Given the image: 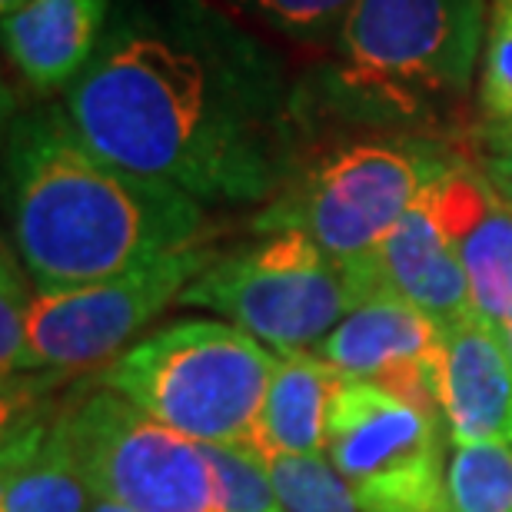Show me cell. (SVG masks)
<instances>
[{
	"label": "cell",
	"instance_id": "obj_1",
	"mask_svg": "<svg viewBox=\"0 0 512 512\" xmlns=\"http://www.w3.org/2000/svg\"><path fill=\"white\" fill-rule=\"evenodd\" d=\"M60 104L97 153L203 207L270 203L310 110L286 60L213 0H117Z\"/></svg>",
	"mask_w": 512,
	"mask_h": 512
},
{
	"label": "cell",
	"instance_id": "obj_2",
	"mask_svg": "<svg viewBox=\"0 0 512 512\" xmlns=\"http://www.w3.org/2000/svg\"><path fill=\"white\" fill-rule=\"evenodd\" d=\"M4 183L10 243L37 290L97 283L207 240L200 200L97 153L64 104L7 120Z\"/></svg>",
	"mask_w": 512,
	"mask_h": 512
},
{
	"label": "cell",
	"instance_id": "obj_3",
	"mask_svg": "<svg viewBox=\"0 0 512 512\" xmlns=\"http://www.w3.org/2000/svg\"><path fill=\"white\" fill-rule=\"evenodd\" d=\"M489 0H356L316 77V104L360 127L449 117L483 67Z\"/></svg>",
	"mask_w": 512,
	"mask_h": 512
},
{
	"label": "cell",
	"instance_id": "obj_4",
	"mask_svg": "<svg viewBox=\"0 0 512 512\" xmlns=\"http://www.w3.org/2000/svg\"><path fill=\"white\" fill-rule=\"evenodd\" d=\"M276 360L227 320H173L127 346L97 383L200 446H250Z\"/></svg>",
	"mask_w": 512,
	"mask_h": 512
},
{
	"label": "cell",
	"instance_id": "obj_5",
	"mask_svg": "<svg viewBox=\"0 0 512 512\" xmlns=\"http://www.w3.org/2000/svg\"><path fill=\"white\" fill-rule=\"evenodd\" d=\"M463 163L449 143L419 133L346 140L303 167L256 213V233L296 230L336 263L366 260L426 187Z\"/></svg>",
	"mask_w": 512,
	"mask_h": 512
},
{
	"label": "cell",
	"instance_id": "obj_6",
	"mask_svg": "<svg viewBox=\"0 0 512 512\" xmlns=\"http://www.w3.org/2000/svg\"><path fill=\"white\" fill-rule=\"evenodd\" d=\"M356 303L350 266L296 230L217 253L180 296V306L220 316L280 356L313 353Z\"/></svg>",
	"mask_w": 512,
	"mask_h": 512
},
{
	"label": "cell",
	"instance_id": "obj_7",
	"mask_svg": "<svg viewBox=\"0 0 512 512\" xmlns=\"http://www.w3.org/2000/svg\"><path fill=\"white\" fill-rule=\"evenodd\" d=\"M446 423L376 383L343 380L326 423V459L360 512H449Z\"/></svg>",
	"mask_w": 512,
	"mask_h": 512
},
{
	"label": "cell",
	"instance_id": "obj_8",
	"mask_svg": "<svg viewBox=\"0 0 512 512\" xmlns=\"http://www.w3.org/2000/svg\"><path fill=\"white\" fill-rule=\"evenodd\" d=\"M67 433L97 499L133 512H223L207 446L160 426L110 389L67 399Z\"/></svg>",
	"mask_w": 512,
	"mask_h": 512
},
{
	"label": "cell",
	"instance_id": "obj_9",
	"mask_svg": "<svg viewBox=\"0 0 512 512\" xmlns=\"http://www.w3.org/2000/svg\"><path fill=\"white\" fill-rule=\"evenodd\" d=\"M213 256L217 253L200 243L97 283L37 290L24 373L77 376L94 366L104 370L170 303H180L183 290L207 270Z\"/></svg>",
	"mask_w": 512,
	"mask_h": 512
},
{
	"label": "cell",
	"instance_id": "obj_10",
	"mask_svg": "<svg viewBox=\"0 0 512 512\" xmlns=\"http://www.w3.org/2000/svg\"><path fill=\"white\" fill-rule=\"evenodd\" d=\"M313 353L343 380L376 383L443 416V326L393 293H370L360 300Z\"/></svg>",
	"mask_w": 512,
	"mask_h": 512
},
{
	"label": "cell",
	"instance_id": "obj_11",
	"mask_svg": "<svg viewBox=\"0 0 512 512\" xmlns=\"http://www.w3.org/2000/svg\"><path fill=\"white\" fill-rule=\"evenodd\" d=\"M4 512H90L84 469L67 433V399L47 403L20 376L4 380V463H0Z\"/></svg>",
	"mask_w": 512,
	"mask_h": 512
},
{
	"label": "cell",
	"instance_id": "obj_12",
	"mask_svg": "<svg viewBox=\"0 0 512 512\" xmlns=\"http://www.w3.org/2000/svg\"><path fill=\"white\" fill-rule=\"evenodd\" d=\"M350 273L360 300L370 293H393L439 326L473 313L463 263L436 207V183L399 217L380 247L350 266Z\"/></svg>",
	"mask_w": 512,
	"mask_h": 512
},
{
	"label": "cell",
	"instance_id": "obj_13",
	"mask_svg": "<svg viewBox=\"0 0 512 512\" xmlns=\"http://www.w3.org/2000/svg\"><path fill=\"white\" fill-rule=\"evenodd\" d=\"M439 409L453 446L512 443V350L503 326L479 313L443 326Z\"/></svg>",
	"mask_w": 512,
	"mask_h": 512
},
{
	"label": "cell",
	"instance_id": "obj_14",
	"mask_svg": "<svg viewBox=\"0 0 512 512\" xmlns=\"http://www.w3.org/2000/svg\"><path fill=\"white\" fill-rule=\"evenodd\" d=\"M436 207L463 263L473 313L506 326L512 316V203L463 160L436 180Z\"/></svg>",
	"mask_w": 512,
	"mask_h": 512
},
{
	"label": "cell",
	"instance_id": "obj_15",
	"mask_svg": "<svg viewBox=\"0 0 512 512\" xmlns=\"http://www.w3.org/2000/svg\"><path fill=\"white\" fill-rule=\"evenodd\" d=\"M117 0H27L0 20L7 60L37 94H64L107 34Z\"/></svg>",
	"mask_w": 512,
	"mask_h": 512
},
{
	"label": "cell",
	"instance_id": "obj_16",
	"mask_svg": "<svg viewBox=\"0 0 512 512\" xmlns=\"http://www.w3.org/2000/svg\"><path fill=\"white\" fill-rule=\"evenodd\" d=\"M343 376L316 353L276 360L250 449L263 459L326 453V423Z\"/></svg>",
	"mask_w": 512,
	"mask_h": 512
},
{
	"label": "cell",
	"instance_id": "obj_17",
	"mask_svg": "<svg viewBox=\"0 0 512 512\" xmlns=\"http://www.w3.org/2000/svg\"><path fill=\"white\" fill-rule=\"evenodd\" d=\"M449 512H512V443L453 446Z\"/></svg>",
	"mask_w": 512,
	"mask_h": 512
},
{
	"label": "cell",
	"instance_id": "obj_18",
	"mask_svg": "<svg viewBox=\"0 0 512 512\" xmlns=\"http://www.w3.org/2000/svg\"><path fill=\"white\" fill-rule=\"evenodd\" d=\"M270 479L290 512H360L346 479L326 453L266 459Z\"/></svg>",
	"mask_w": 512,
	"mask_h": 512
},
{
	"label": "cell",
	"instance_id": "obj_19",
	"mask_svg": "<svg viewBox=\"0 0 512 512\" xmlns=\"http://www.w3.org/2000/svg\"><path fill=\"white\" fill-rule=\"evenodd\" d=\"M263 27L303 47H333L356 0H227Z\"/></svg>",
	"mask_w": 512,
	"mask_h": 512
},
{
	"label": "cell",
	"instance_id": "obj_20",
	"mask_svg": "<svg viewBox=\"0 0 512 512\" xmlns=\"http://www.w3.org/2000/svg\"><path fill=\"white\" fill-rule=\"evenodd\" d=\"M207 453L220 479L223 512H290L260 453L250 446H207Z\"/></svg>",
	"mask_w": 512,
	"mask_h": 512
},
{
	"label": "cell",
	"instance_id": "obj_21",
	"mask_svg": "<svg viewBox=\"0 0 512 512\" xmlns=\"http://www.w3.org/2000/svg\"><path fill=\"white\" fill-rule=\"evenodd\" d=\"M34 296L37 286L30 280L27 266L20 263L14 243L7 240L4 253H0V370H4V380L24 373Z\"/></svg>",
	"mask_w": 512,
	"mask_h": 512
},
{
	"label": "cell",
	"instance_id": "obj_22",
	"mask_svg": "<svg viewBox=\"0 0 512 512\" xmlns=\"http://www.w3.org/2000/svg\"><path fill=\"white\" fill-rule=\"evenodd\" d=\"M479 114L486 120H512V0H489Z\"/></svg>",
	"mask_w": 512,
	"mask_h": 512
},
{
	"label": "cell",
	"instance_id": "obj_23",
	"mask_svg": "<svg viewBox=\"0 0 512 512\" xmlns=\"http://www.w3.org/2000/svg\"><path fill=\"white\" fill-rule=\"evenodd\" d=\"M463 160L512 203V120H486L466 137Z\"/></svg>",
	"mask_w": 512,
	"mask_h": 512
},
{
	"label": "cell",
	"instance_id": "obj_24",
	"mask_svg": "<svg viewBox=\"0 0 512 512\" xmlns=\"http://www.w3.org/2000/svg\"><path fill=\"white\" fill-rule=\"evenodd\" d=\"M90 512H133V509L120 506V503H110V499H94V506H90Z\"/></svg>",
	"mask_w": 512,
	"mask_h": 512
},
{
	"label": "cell",
	"instance_id": "obj_25",
	"mask_svg": "<svg viewBox=\"0 0 512 512\" xmlns=\"http://www.w3.org/2000/svg\"><path fill=\"white\" fill-rule=\"evenodd\" d=\"M27 4V0H0V14H14V10H20V7H24Z\"/></svg>",
	"mask_w": 512,
	"mask_h": 512
},
{
	"label": "cell",
	"instance_id": "obj_26",
	"mask_svg": "<svg viewBox=\"0 0 512 512\" xmlns=\"http://www.w3.org/2000/svg\"><path fill=\"white\" fill-rule=\"evenodd\" d=\"M503 333H506V343H509V350H512V316H509V323L503 326Z\"/></svg>",
	"mask_w": 512,
	"mask_h": 512
}]
</instances>
